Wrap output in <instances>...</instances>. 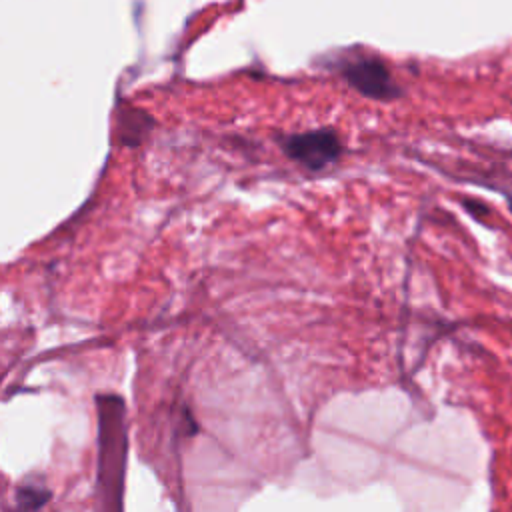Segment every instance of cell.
I'll return each instance as SVG.
<instances>
[{
  "label": "cell",
  "instance_id": "obj_1",
  "mask_svg": "<svg viewBox=\"0 0 512 512\" xmlns=\"http://www.w3.org/2000/svg\"><path fill=\"white\" fill-rule=\"evenodd\" d=\"M98 484L104 496L120 506L124 464H126V428H124V402L118 396L98 398Z\"/></svg>",
  "mask_w": 512,
  "mask_h": 512
},
{
  "label": "cell",
  "instance_id": "obj_2",
  "mask_svg": "<svg viewBox=\"0 0 512 512\" xmlns=\"http://www.w3.org/2000/svg\"><path fill=\"white\" fill-rule=\"evenodd\" d=\"M338 70L342 78L362 96L374 100H394L402 94L388 64L378 56L352 54L340 60Z\"/></svg>",
  "mask_w": 512,
  "mask_h": 512
},
{
  "label": "cell",
  "instance_id": "obj_3",
  "mask_svg": "<svg viewBox=\"0 0 512 512\" xmlns=\"http://www.w3.org/2000/svg\"><path fill=\"white\" fill-rule=\"evenodd\" d=\"M284 154L308 170H324L342 154V142L332 128L290 134L282 140Z\"/></svg>",
  "mask_w": 512,
  "mask_h": 512
},
{
  "label": "cell",
  "instance_id": "obj_4",
  "mask_svg": "<svg viewBox=\"0 0 512 512\" xmlns=\"http://www.w3.org/2000/svg\"><path fill=\"white\" fill-rule=\"evenodd\" d=\"M50 500V492L46 488H38V486H20L16 490V504L22 510H36L42 508L46 502Z\"/></svg>",
  "mask_w": 512,
  "mask_h": 512
}]
</instances>
